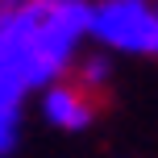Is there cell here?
Here are the masks:
<instances>
[{
	"label": "cell",
	"mask_w": 158,
	"mask_h": 158,
	"mask_svg": "<svg viewBox=\"0 0 158 158\" xmlns=\"http://www.w3.org/2000/svg\"><path fill=\"white\" fill-rule=\"evenodd\" d=\"M92 0H0V87L38 96L92 42Z\"/></svg>",
	"instance_id": "1"
},
{
	"label": "cell",
	"mask_w": 158,
	"mask_h": 158,
	"mask_svg": "<svg viewBox=\"0 0 158 158\" xmlns=\"http://www.w3.org/2000/svg\"><path fill=\"white\" fill-rule=\"evenodd\" d=\"M92 42L125 58L158 63V0H92Z\"/></svg>",
	"instance_id": "2"
},
{
	"label": "cell",
	"mask_w": 158,
	"mask_h": 158,
	"mask_svg": "<svg viewBox=\"0 0 158 158\" xmlns=\"http://www.w3.org/2000/svg\"><path fill=\"white\" fill-rule=\"evenodd\" d=\"M33 100H38V117L46 121L54 133H67V137L87 133V129L100 121V96L87 92L75 75L54 79V83L42 87Z\"/></svg>",
	"instance_id": "3"
},
{
	"label": "cell",
	"mask_w": 158,
	"mask_h": 158,
	"mask_svg": "<svg viewBox=\"0 0 158 158\" xmlns=\"http://www.w3.org/2000/svg\"><path fill=\"white\" fill-rule=\"evenodd\" d=\"M79 83L87 87V92H108L112 87V79H117V54L112 50H104V46H96V42H87L83 46V54L75 58V71H71Z\"/></svg>",
	"instance_id": "4"
},
{
	"label": "cell",
	"mask_w": 158,
	"mask_h": 158,
	"mask_svg": "<svg viewBox=\"0 0 158 158\" xmlns=\"http://www.w3.org/2000/svg\"><path fill=\"white\" fill-rule=\"evenodd\" d=\"M25 100H29V96L0 87V158H8V154L17 150V142H21V129H25Z\"/></svg>",
	"instance_id": "5"
}]
</instances>
